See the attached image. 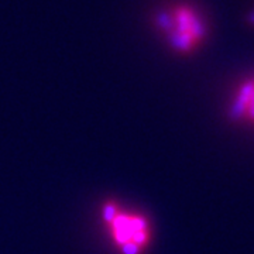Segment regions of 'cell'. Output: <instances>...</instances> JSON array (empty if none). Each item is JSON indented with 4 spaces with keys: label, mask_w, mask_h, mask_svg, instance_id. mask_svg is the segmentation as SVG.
<instances>
[{
    "label": "cell",
    "mask_w": 254,
    "mask_h": 254,
    "mask_svg": "<svg viewBox=\"0 0 254 254\" xmlns=\"http://www.w3.org/2000/svg\"><path fill=\"white\" fill-rule=\"evenodd\" d=\"M105 235L118 254H145L153 242L148 216L116 199H106L99 208Z\"/></svg>",
    "instance_id": "cell-1"
},
{
    "label": "cell",
    "mask_w": 254,
    "mask_h": 254,
    "mask_svg": "<svg viewBox=\"0 0 254 254\" xmlns=\"http://www.w3.org/2000/svg\"><path fill=\"white\" fill-rule=\"evenodd\" d=\"M155 26L168 47L178 54H190L199 50L208 38V20L196 6L173 3L155 17Z\"/></svg>",
    "instance_id": "cell-2"
},
{
    "label": "cell",
    "mask_w": 254,
    "mask_h": 254,
    "mask_svg": "<svg viewBox=\"0 0 254 254\" xmlns=\"http://www.w3.org/2000/svg\"><path fill=\"white\" fill-rule=\"evenodd\" d=\"M229 110L232 119L254 125V76L237 86Z\"/></svg>",
    "instance_id": "cell-3"
}]
</instances>
